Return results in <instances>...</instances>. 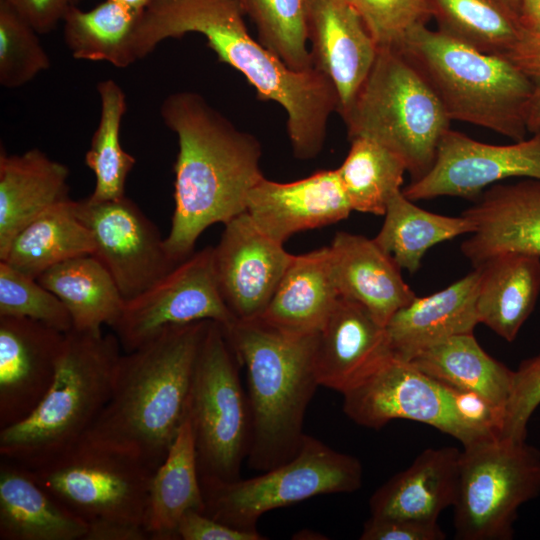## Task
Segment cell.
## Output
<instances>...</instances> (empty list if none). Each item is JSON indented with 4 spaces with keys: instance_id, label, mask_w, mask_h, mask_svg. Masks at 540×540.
I'll return each mask as SVG.
<instances>
[{
    "instance_id": "6da1fadb",
    "label": "cell",
    "mask_w": 540,
    "mask_h": 540,
    "mask_svg": "<svg viewBox=\"0 0 540 540\" xmlns=\"http://www.w3.org/2000/svg\"><path fill=\"white\" fill-rule=\"evenodd\" d=\"M244 14L240 0H155L136 27L135 54L140 60L165 39L202 34L219 60L243 74L261 100L274 101L286 111L294 156L312 159L323 148L330 115L338 111L336 89L315 68H288L251 37Z\"/></svg>"
},
{
    "instance_id": "7a4b0ae2",
    "label": "cell",
    "mask_w": 540,
    "mask_h": 540,
    "mask_svg": "<svg viewBox=\"0 0 540 540\" xmlns=\"http://www.w3.org/2000/svg\"><path fill=\"white\" fill-rule=\"evenodd\" d=\"M164 124L178 138L174 163V211L165 246L177 263L194 252L211 225L246 212L250 190L264 177L262 149L195 92L170 94L160 107Z\"/></svg>"
},
{
    "instance_id": "3957f363",
    "label": "cell",
    "mask_w": 540,
    "mask_h": 540,
    "mask_svg": "<svg viewBox=\"0 0 540 540\" xmlns=\"http://www.w3.org/2000/svg\"><path fill=\"white\" fill-rule=\"evenodd\" d=\"M210 321L166 327L122 354L110 398L82 439L130 452L155 471L187 418L194 367Z\"/></svg>"
},
{
    "instance_id": "277c9868",
    "label": "cell",
    "mask_w": 540,
    "mask_h": 540,
    "mask_svg": "<svg viewBox=\"0 0 540 540\" xmlns=\"http://www.w3.org/2000/svg\"><path fill=\"white\" fill-rule=\"evenodd\" d=\"M223 330L246 370L248 464L264 472L291 460L302 444L305 413L319 387L314 367L318 333L288 334L261 319L236 320Z\"/></svg>"
},
{
    "instance_id": "5b68a950",
    "label": "cell",
    "mask_w": 540,
    "mask_h": 540,
    "mask_svg": "<svg viewBox=\"0 0 540 540\" xmlns=\"http://www.w3.org/2000/svg\"><path fill=\"white\" fill-rule=\"evenodd\" d=\"M120 348L115 334L66 332L42 401L24 420L0 429L1 458L33 468L79 442L110 398Z\"/></svg>"
},
{
    "instance_id": "8992f818",
    "label": "cell",
    "mask_w": 540,
    "mask_h": 540,
    "mask_svg": "<svg viewBox=\"0 0 540 540\" xmlns=\"http://www.w3.org/2000/svg\"><path fill=\"white\" fill-rule=\"evenodd\" d=\"M399 51L421 71L450 120L523 140L532 86L504 55L470 47L426 25L413 29Z\"/></svg>"
},
{
    "instance_id": "52a82bcc",
    "label": "cell",
    "mask_w": 540,
    "mask_h": 540,
    "mask_svg": "<svg viewBox=\"0 0 540 540\" xmlns=\"http://www.w3.org/2000/svg\"><path fill=\"white\" fill-rule=\"evenodd\" d=\"M349 139L366 137L397 154L411 181L433 166L451 120L415 64L401 51L378 48L375 62L342 116Z\"/></svg>"
},
{
    "instance_id": "ba28073f",
    "label": "cell",
    "mask_w": 540,
    "mask_h": 540,
    "mask_svg": "<svg viewBox=\"0 0 540 540\" xmlns=\"http://www.w3.org/2000/svg\"><path fill=\"white\" fill-rule=\"evenodd\" d=\"M362 475L356 457L305 434L295 457L258 476L233 481L200 478L203 513L236 529L257 530L259 518L276 508L360 489Z\"/></svg>"
},
{
    "instance_id": "9c48e42d",
    "label": "cell",
    "mask_w": 540,
    "mask_h": 540,
    "mask_svg": "<svg viewBox=\"0 0 540 540\" xmlns=\"http://www.w3.org/2000/svg\"><path fill=\"white\" fill-rule=\"evenodd\" d=\"M240 367L223 327L210 321L196 359L187 407L200 478L237 480L248 456L251 417Z\"/></svg>"
},
{
    "instance_id": "30bf717a",
    "label": "cell",
    "mask_w": 540,
    "mask_h": 540,
    "mask_svg": "<svg viewBox=\"0 0 540 540\" xmlns=\"http://www.w3.org/2000/svg\"><path fill=\"white\" fill-rule=\"evenodd\" d=\"M26 469L88 527L112 522L145 527L154 471L130 452L81 439Z\"/></svg>"
},
{
    "instance_id": "8fae6325",
    "label": "cell",
    "mask_w": 540,
    "mask_h": 540,
    "mask_svg": "<svg viewBox=\"0 0 540 540\" xmlns=\"http://www.w3.org/2000/svg\"><path fill=\"white\" fill-rule=\"evenodd\" d=\"M540 494V451L498 435L463 446L454 507L455 538L510 540L518 509Z\"/></svg>"
},
{
    "instance_id": "7c38bea8",
    "label": "cell",
    "mask_w": 540,
    "mask_h": 540,
    "mask_svg": "<svg viewBox=\"0 0 540 540\" xmlns=\"http://www.w3.org/2000/svg\"><path fill=\"white\" fill-rule=\"evenodd\" d=\"M481 398L427 375L407 360L388 358L343 394V411L356 424L379 429L395 419L420 422L463 446L497 435L477 421Z\"/></svg>"
},
{
    "instance_id": "4fadbf2b",
    "label": "cell",
    "mask_w": 540,
    "mask_h": 540,
    "mask_svg": "<svg viewBox=\"0 0 540 540\" xmlns=\"http://www.w3.org/2000/svg\"><path fill=\"white\" fill-rule=\"evenodd\" d=\"M212 320L228 327L237 319L220 293L213 246L193 252L157 282L124 302L111 326L125 352H131L164 328Z\"/></svg>"
},
{
    "instance_id": "5bb4252c",
    "label": "cell",
    "mask_w": 540,
    "mask_h": 540,
    "mask_svg": "<svg viewBox=\"0 0 540 540\" xmlns=\"http://www.w3.org/2000/svg\"><path fill=\"white\" fill-rule=\"evenodd\" d=\"M73 210L92 234L93 255L111 274L125 301L178 264L169 256L157 226L128 197L73 200Z\"/></svg>"
},
{
    "instance_id": "9a60e30c",
    "label": "cell",
    "mask_w": 540,
    "mask_h": 540,
    "mask_svg": "<svg viewBox=\"0 0 540 540\" xmlns=\"http://www.w3.org/2000/svg\"><path fill=\"white\" fill-rule=\"evenodd\" d=\"M515 177L540 180V131L512 144L494 145L449 129L431 169L402 192L412 201L438 196L474 201L488 186Z\"/></svg>"
},
{
    "instance_id": "2e32d148",
    "label": "cell",
    "mask_w": 540,
    "mask_h": 540,
    "mask_svg": "<svg viewBox=\"0 0 540 540\" xmlns=\"http://www.w3.org/2000/svg\"><path fill=\"white\" fill-rule=\"evenodd\" d=\"M224 226L213 246L220 293L237 320L259 319L294 255L265 234L247 212Z\"/></svg>"
},
{
    "instance_id": "e0dca14e",
    "label": "cell",
    "mask_w": 540,
    "mask_h": 540,
    "mask_svg": "<svg viewBox=\"0 0 540 540\" xmlns=\"http://www.w3.org/2000/svg\"><path fill=\"white\" fill-rule=\"evenodd\" d=\"M64 337L32 319L0 316V429L24 420L42 401Z\"/></svg>"
},
{
    "instance_id": "ac0fdd59",
    "label": "cell",
    "mask_w": 540,
    "mask_h": 540,
    "mask_svg": "<svg viewBox=\"0 0 540 540\" xmlns=\"http://www.w3.org/2000/svg\"><path fill=\"white\" fill-rule=\"evenodd\" d=\"M307 37L315 69L334 85L341 117L366 80L378 47L346 0H305Z\"/></svg>"
},
{
    "instance_id": "d6986e66",
    "label": "cell",
    "mask_w": 540,
    "mask_h": 540,
    "mask_svg": "<svg viewBox=\"0 0 540 540\" xmlns=\"http://www.w3.org/2000/svg\"><path fill=\"white\" fill-rule=\"evenodd\" d=\"M462 216L474 225L461 244L474 268L507 252L540 257V180L522 178L485 189Z\"/></svg>"
},
{
    "instance_id": "ffe728a7",
    "label": "cell",
    "mask_w": 540,
    "mask_h": 540,
    "mask_svg": "<svg viewBox=\"0 0 540 540\" xmlns=\"http://www.w3.org/2000/svg\"><path fill=\"white\" fill-rule=\"evenodd\" d=\"M351 211L337 169L287 183L262 177L250 190L246 205L256 225L282 244L298 232L346 219Z\"/></svg>"
},
{
    "instance_id": "44dd1931",
    "label": "cell",
    "mask_w": 540,
    "mask_h": 540,
    "mask_svg": "<svg viewBox=\"0 0 540 540\" xmlns=\"http://www.w3.org/2000/svg\"><path fill=\"white\" fill-rule=\"evenodd\" d=\"M392 355L385 326L362 304L339 297L317 335L314 367L318 384L343 395Z\"/></svg>"
},
{
    "instance_id": "7402d4cb",
    "label": "cell",
    "mask_w": 540,
    "mask_h": 540,
    "mask_svg": "<svg viewBox=\"0 0 540 540\" xmlns=\"http://www.w3.org/2000/svg\"><path fill=\"white\" fill-rule=\"evenodd\" d=\"M329 249L339 296L362 304L382 325L416 297L401 267L374 239L341 231Z\"/></svg>"
},
{
    "instance_id": "603a6c76",
    "label": "cell",
    "mask_w": 540,
    "mask_h": 540,
    "mask_svg": "<svg viewBox=\"0 0 540 540\" xmlns=\"http://www.w3.org/2000/svg\"><path fill=\"white\" fill-rule=\"evenodd\" d=\"M480 270L397 310L385 328L393 356L409 360L423 349L452 336L473 333L479 323L476 302Z\"/></svg>"
},
{
    "instance_id": "cb8c5ba5",
    "label": "cell",
    "mask_w": 540,
    "mask_h": 540,
    "mask_svg": "<svg viewBox=\"0 0 540 540\" xmlns=\"http://www.w3.org/2000/svg\"><path fill=\"white\" fill-rule=\"evenodd\" d=\"M69 168L33 148L0 151V258L14 237L49 208L70 199Z\"/></svg>"
},
{
    "instance_id": "d4e9b609",
    "label": "cell",
    "mask_w": 540,
    "mask_h": 540,
    "mask_svg": "<svg viewBox=\"0 0 540 540\" xmlns=\"http://www.w3.org/2000/svg\"><path fill=\"white\" fill-rule=\"evenodd\" d=\"M460 453L455 447L424 450L372 494L371 516L437 522L455 502Z\"/></svg>"
},
{
    "instance_id": "484cf974",
    "label": "cell",
    "mask_w": 540,
    "mask_h": 540,
    "mask_svg": "<svg viewBox=\"0 0 540 540\" xmlns=\"http://www.w3.org/2000/svg\"><path fill=\"white\" fill-rule=\"evenodd\" d=\"M1 540H84L88 525L42 487L28 470L2 458Z\"/></svg>"
},
{
    "instance_id": "4316f807",
    "label": "cell",
    "mask_w": 540,
    "mask_h": 540,
    "mask_svg": "<svg viewBox=\"0 0 540 540\" xmlns=\"http://www.w3.org/2000/svg\"><path fill=\"white\" fill-rule=\"evenodd\" d=\"M329 246L294 255L259 318L284 333H318L339 299Z\"/></svg>"
},
{
    "instance_id": "83f0119b",
    "label": "cell",
    "mask_w": 540,
    "mask_h": 540,
    "mask_svg": "<svg viewBox=\"0 0 540 540\" xmlns=\"http://www.w3.org/2000/svg\"><path fill=\"white\" fill-rule=\"evenodd\" d=\"M476 268L480 270L478 321L512 342L532 313L540 293V257L507 252Z\"/></svg>"
},
{
    "instance_id": "f1b7e54d",
    "label": "cell",
    "mask_w": 540,
    "mask_h": 540,
    "mask_svg": "<svg viewBox=\"0 0 540 540\" xmlns=\"http://www.w3.org/2000/svg\"><path fill=\"white\" fill-rule=\"evenodd\" d=\"M407 361L452 388L476 394L503 415L514 371L485 352L473 333L447 338Z\"/></svg>"
},
{
    "instance_id": "f546056e",
    "label": "cell",
    "mask_w": 540,
    "mask_h": 540,
    "mask_svg": "<svg viewBox=\"0 0 540 540\" xmlns=\"http://www.w3.org/2000/svg\"><path fill=\"white\" fill-rule=\"evenodd\" d=\"M203 509L194 437L186 418L151 479L145 517L149 539L177 540L181 517L189 510Z\"/></svg>"
},
{
    "instance_id": "4dcf8cb0",
    "label": "cell",
    "mask_w": 540,
    "mask_h": 540,
    "mask_svg": "<svg viewBox=\"0 0 540 540\" xmlns=\"http://www.w3.org/2000/svg\"><path fill=\"white\" fill-rule=\"evenodd\" d=\"M37 280L68 309L73 329L102 331L119 318L124 298L113 277L94 256L84 255L59 263Z\"/></svg>"
},
{
    "instance_id": "1f68e13d",
    "label": "cell",
    "mask_w": 540,
    "mask_h": 540,
    "mask_svg": "<svg viewBox=\"0 0 540 540\" xmlns=\"http://www.w3.org/2000/svg\"><path fill=\"white\" fill-rule=\"evenodd\" d=\"M89 229L73 210L70 198L54 205L25 226L0 258L16 270L37 279L66 260L95 253Z\"/></svg>"
},
{
    "instance_id": "d6a6232c",
    "label": "cell",
    "mask_w": 540,
    "mask_h": 540,
    "mask_svg": "<svg viewBox=\"0 0 540 540\" xmlns=\"http://www.w3.org/2000/svg\"><path fill=\"white\" fill-rule=\"evenodd\" d=\"M402 190L390 199L375 242L410 273L418 270L426 251L434 245L474 231L464 216L450 217L416 206Z\"/></svg>"
},
{
    "instance_id": "836d02e7",
    "label": "cell",
    "mask_w": 540,
    "mask_h": 540,
    "mask_svg": "<svg viewBox=\"0 0 540 540\" xmlns=\"http://www.w3.org/2000/svg\"><path fill=\"white\" fill-rule=\"evenodd\" d=\"M141 15L112 0L87 11L74 7L63 20L65 44L75 59L126 68L137 61L133 38Z\"/></svg>"
},
{
    "instance_id": "e575fe53",
    "label": "cell",
    "mask_w": 540,
    "mask_h": 540,
    "mask_svg": "<svg viewBox=\"0 0 540 540\" xmlns=\"http://www.w3.org/2000/svg\"><path fill=\"white\" fill-rule=\"evenodd\" d=\"M439 31L479 51L504 55L523 30L508 0H429Z\"/></svg>"
},
{
    "instance_id": "d590c367",
    "label": "cell",
    "mask_w": 540,
    "mask_h": 540,
    "mask_svg": "<svg viewBox=\"0 0 540 540\" xmlns=\"http://www.w3.org/2000/svg\"><path fill=\"white\" fill-rule=\"evenodd\" d=\"M349 152L339 168L352 210L384 215L392 196L402 190V159L382 144L366 138L350 140Z\"/></svg>"
},
{
    "instance_id": "8d00e7d4",
    "label": "cell",
    "mask_w": 540,
    "mask_h": 540,
    "mask_svg": "<svg viewBox=\"0 0 540 540\" xmlns=\"http://www.w3.org/2000/svg\"><path fill=\"white\" fill-rule=\"evenodd\" d=\"M101 112L85 163L96 177V184L89 198L109 201L125 196V183L136 160L120 144V126L127 109L126 95L112 79L97 84Z\"/></svg>"
},
{
    "instance_id": "74e56055",
    "label": "cell",
    "mask_w": 540,
    "mask_h": 540,
    "mask_svg": "<svg viewBox=\"0 0 540 540\" xmlns=\"http://www.w3.org/2000/svg\"><path fill=\"white\" fill-rule=\"evenodd\" d=\"M260 43L294 71L314 68L307 48L305 0H242Z\"/></svg>"
},
{
    "instance_id": "f35d334b",
    "label": "cell",
    "mask_w": 540,
    "mask_h": 540,
    "mask_svg": "<svg viewBox=\"0 0 540 540\" xmlns=\"http://www.w3.org/2000/svg\"><path fill=\"white\" fill-rule=\"evenodd\" d=\"M38 32L11 5L0 0V84L18 88L50 67Z\"/></svg>"
},
{
    "instance_id": "ab89813d",
    "label": "cell",
    "mask_w": 540,
    "mask_h": 540,
    "mask_svg": "<svg viewBox=\"0 0 540 540\" xmlns=\"http://www.w3.org/2000/svg\"><path fill=\"white\" fill-rule=\"evenodd\" d=\"M0 316L28 318L66 333L73 328L63 302L39 281L0 261Z\"/></svg>"
},
{
    "instance_id": "60d3db41",
    "label": "cell",
    "mask_w": 540,
    "mask_h": 540,
    "mask_svg": "<svg viewBox=\"0 0 540 540\" xmlns=\"http://www.w3.org/2000/svg\"><path fill=\"white\" fill-rule=\"evenodd\" d=\"M378 48L399 50L406 36L431 18L429 0H346Z\"/></svg>"
},
{
    "instance_id": "b9f144b4",
    "label": "cell",
    "mask_w": 540,
    "mask_h": 540,
    "mask_svg": "<svg viewBox=\"0 0 540 540\" xmlns=\"http://www.w3.org/2000/svg\"><path fill=\"white\" fill-rule=\"evenodd\" d=\"M540 405V354L522 361L514 371L512 389L504 408L499 436L516 441L527 437L528 422Z\"/></svg>"
},
{
    "instance_id": "7bdbcfd3",
    "label": "cell",
    "mask_w": 540,
    "mask_h": 540,
    "mask_svg": "<svg viewBox=\"0 0 540 540\" xmlns=\"http://www.w3.org/2000/svg\"><path fill=\"white\" fill-rule=\"evenodd\" d=\"M529 80L532 86L527 129L540 131V36L523 32L521 38L505 54Z\"/></svg>"
},
{
    "instance_id": "ee69618b",
    "label": "cell",
    "mask_w": 540,
    "mask_h": 540,
    "mask_svg": "<svg viewBox=\"0 0 540 540\" xmlns=\"http://www.w3.org/2000/svg\"><path fill=\"white\" fill-rule=\"evenodd\" d=\"M437 522L406 518L373 517L364 523L361 540H444Z\"/></svg>"
},
{
    "instance_id": "f6af8a7d",
    "label": "cell",
    "mask_w": 540,
    "mask_h": 540,
    "mask_svg": "<svg viewBox=\"0 0 540 540\" xmlns=\"http://www.w3.org/2000/svg\"><path fill=\"white\" fill-rule=\"evenodd\" d=\"M181 540H264L257 530H240L221 523L198 510L187 511L177 526Z\"/></svg>"
},
{
    "instance_id": "bcb514c9",
    "label": "cell",
    "mask_w": 540,
    "mask_h": 540,
    "mask_svg": "<svg viewBox=\"0 0 540 540\" xmlns=\"http://www.w3.org/2000/svg\"><path fill=\"white\" fill-rule=\"evenodd\" d=\"M39 34L49 33L83 0H4Z\"/></svg>"
},
{
    "instance_id": "7dc6e473",
    "label": "cell",
    "mask_w": 540,
    "mask_h": 540,
    "mask_svg": "<svg viewBox=\"0 0 540 540\" xmlns=\"http://www.w3.org/2000/svg\"><path fill=\"white\" fill-rule=\"evenodd\" d=\"M149 535L140 525L112 522L88 527L84 540H146Z\"/></svg>"
},
{
    "instance_id": "c3c4849f",
    "label": "cell",
    "mask_w": 540,
    "mask_h": 540,
    "mask_svg": "<svg viewBox=\"0 0 540 540\" xmlns=\"http://www.w3.org/2000/svg\"><path fill=\"white\" fill-rule=\"evenodd\" d=\"M523 32L540 36V0H509Z\"/></svg>"
},
{
    "instance_id": "681fc988",
    "label": "cell",
    "mask_w": 540,
    "mask_h": 540,
    "mask_svg": "<svg viewBox=\"0 0 540 540\" xmlns=\"http://www.w3.org/2000/svg\"><path fill=\"white\" fill-rule=\"evenodd\" d=\"M136 14H143L155 0H112Z\"/></svg>"
},
{
    "instance_id": "f907efd6",
    "label": "cell",
    "mask_w": 540,
    "mask_h": 540,
    "mask_svg": "<svg viewBox=\"0 0 540 540\" xmlns=\"http://www.w3.org/2000/svg\"><path fill=\"white\" fill-rule=\"evenodd\" d=\"M242 2V0H240ZM243 5V4H242Z\"/></svg>"
}]
</instances>
